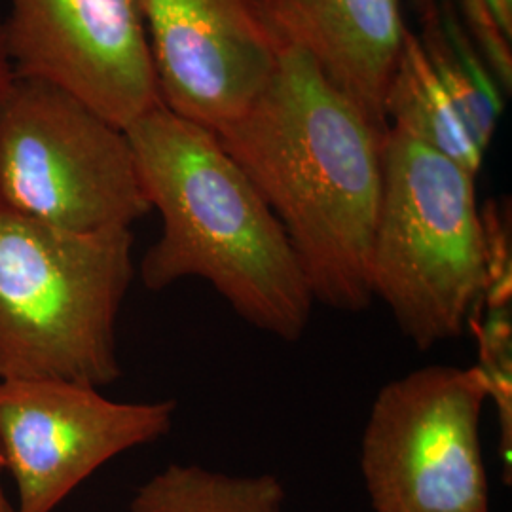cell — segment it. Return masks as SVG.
<instances>
[{"label":"cell","mask_w":512,"mask_h":512,"mask_svg":"<svg viewBox=\"0 0 512 512\" xmlns=\"http://www.w3.org/2000/svg\"><path fill=\"white\" fill-rule=\"evenodd\" d=\"M387 128L281 42L266 88L215 135L268 203L310 283L332 310L370 308V251Z\"/></svg>","instance_id":"6da1fadb"},{"label":"cell","mask_w":512,"mask_h":512,"mask_svg":"<svg viewBox=\"0 0 512 512\" xmlns=\"http://www.w3.org/2000/svg\"><path fill=\"white\" fill-rule=\"evenodd\" d=\"M162 234L139 266L150 293L203 279L255 329L296 342L313 294L283 226L241 165L200 124L158 105L124 129Z\"/></svg>","instance_id":"7a4b0ae2"},{"label":"cell","mask_w":512,"mask_h":512,"mask_svg":"<svg viewBox=\"0 0 512 512\" xmlns=\"http://www.w3.org/2000/svg\"><path fill=\"white\" fill-rule=\"evenodd\" d=\"M133 279L131 228L69 232L0 207V380L118 382Z\"/></svg>","instance_id":"3957f363"},{"label":"cell","mask_w":512,"mask_h":512,"mask_svg":"<svg viewBox=\"0 0 512 512\" xmlns=\"http://www.w3.org/2000/svg\"><path fill=\"white\" fill-rule=\"evenodd\" d=\"M370 291L420 349L461 338L490 293V249L476 175L387 128L370 251Z\"/></svg>","instance_id":"277c9868"},{"label":"cell","mask_w":512,"mask_h":512,"mask_svg":"<svg viewBox=\"0 0 512 512\" xmlns=\"http://www.w3.org/2000/svg\"><path fill=\"white\" fill-rule=\"evenodd\" d=\"M0 207L69 232L131 228L152 211L126 131L16 74L0 95Z\"/></svg>","instance_id":"5b68a950"},{"label":"cell","mask_w":512,"mask_h":512,"mask_svg":"<svg viewBox=\"0 0 512 512\" xmlns=\"http://www.w3.org/2000/svg\"><path fill=\"white\" fill-rule=\"evenodd\" d=\"M482 366H423L385 384L361 440L374 512H490L480 420Z\"/></svg>","instance_id":"8992f818"},{"label":"cell","mask_w":512,"mask_h":512,"mask_svg":"<svg viewBox=\"0 0 512 512\" xmlns=\"http://www.w3.org/2000/svg\"><path fill=\"white\" fill-rule=\"evenodd\" d=\"M175 401L118 403L69 382L0 380V456L14 512H54L103 465L173 429Z\"/></svg>","instance_id":"52a82bcc"},{"label":"cell","mask_w":512,"mask_h":512,"mask_svg":"<svg viewBox=\"0 0 512 512\" xmlns=\"http://www.w3.org/2000/svg\"><path fill=\"white\" fill-rule=\"evenodd\" d=\"M12 74L76 95L126 129L162 105L139 0H8Z\"/></svg>","instance_id":"ba28073f"},{"label":"cell","mask_w":512,"mask_h":512,"mask_svg":"<svg viewBox=\"0 0 512 512\" xmlns=\"http://www.w3.org/2000/svg\"><path fill=\"white\" fill-rule=\"evenodd\" d=\"M165 109L217 133L270 82L281 40L255 0H139Z\"/></svg>","instance_id":"9c48e42d"},{"label":"cell","mask_w":512,"mask_h":512,"mask_svg":"<svg viewBox=\"0 0 512 512\" xmlns=\"http://www.w3.org/2000/svg\"><path fill=\"white\" fill-rule=\"evenodd\" d=\"M268 27L385 128L384 97L408 27L401 0H255Z\"/></svg>","instance_id":"30bf717a"},{"label":"cell","mask_w":512,"mask_h":512,"mask_svg":"<svg viewBox=\"0 0 512 512\" xmlns=\"http://www.w3.org/2000/svg\"><path fill=\"white\" fill-rule=\"evenodd\" d=\"M384 118L389 128L403 131L478 175L486 148L476 141L423 52L420 38L410 29L385 92Z\"/></svg>","instance_id":"8fae6325"},{"label":"cell","mask_w":512,"mask_h":512,"mask_svg":"<svg viewBox=\"0 0 512 512\" xmlns=\"http://www.w3.org/2000/svg\"><path fill=\"white\" fill-rule=\"evenodd\" d=\"M287 492L275 475H230L202 465L169 463L141 484L129 512H285Z\"/></svg>","instance_id":"7c38bea8"},{"label":"cell","mask_w":512,"mask_h":512,"mask_svg":"<svg viewBox=\"0 0 512 512\" xmlns=\"http://www.w3.org/2000/svg\"><path fill=\"white\" fill-rule=\"evenodd\" d=\"M418 38L444 90L452 97L463 120L475 133L476 141L488 150L503 110L501 93L488 92L465 69L450 44V38L444 33L442 19L437 23L421 25Z\"/></svg>","instance_id":"4fadbf2b"},{"label":"cell","mask_w":512,"mask_h":512,"mask_svg":"<svg viewBox=\"0 0 512 512\" xmlns=\"http://www.w3.org/2000/svg\"><path fill=\"white\" fill-rule=\"evenodd\" d=\"M459 6L463 12L461 16L471 31L467 35L475 40L476 50L482 55L488 71L505 92H511V37L501 29L490 0H459Z\"/></svg>","instance_id":"5bb4252c"},{"label":"cell","mask_w":512,"mask_h":512,"mask_svg":"<svg viewBox=\"0 0 512 512\" xmlns=\"http://www.w3.org/2000/svg\"><path fill=\"white\" fill-rule=\"evenodd\" d=\"M490 6L505 35L512 38V0H490Z\"/></svg>","instance_id":"9a60e30c"},{"label":"cell","mask_w":512,"mask_h":512,"mask_svg":"<svg viewBox=\"0 0 512 512\" xmlns=\"http://www.w3.org/2000/svg\"><path fill=\"white\" fill-rule=\"evenodd\" d=\"M414 6L418 10L421 25H429V23L440 21L439 0H414Z\"/></svg>","instance_id":"2e32d148"},{"label":"cell","mask_w":512,"mask_h":512,"mask_svg":"<svg viewBox=\"0 0 512 512\" xmlns=\"http://www.w3.org/2000/svg\"><path fill=\"white\" fill-rule=\"evenodd\" d=\"M0 23H2V14H0ZM12 78V67H10V61L6 57L4 52V42H2V29H0V95L4 92L6 84L10 82Z\"/></svg>","instance_id":"e0dca14e"},{"label":"cell","mask_w":512,"mask_h":512,"mask_svg":"<svg viewBox=\"0 0 512 512\" xmlns=\"http://www.w3.org/2000/svg\"><path fill=\"white\" fill-rule=\"evenodd\" d=\"M4 463H2V456H0V512H14V505L10 503L8 495L4 492V486H2V475H4Z\"/></svg>","instance_id":"ac0fdd59"}]
</instances>
